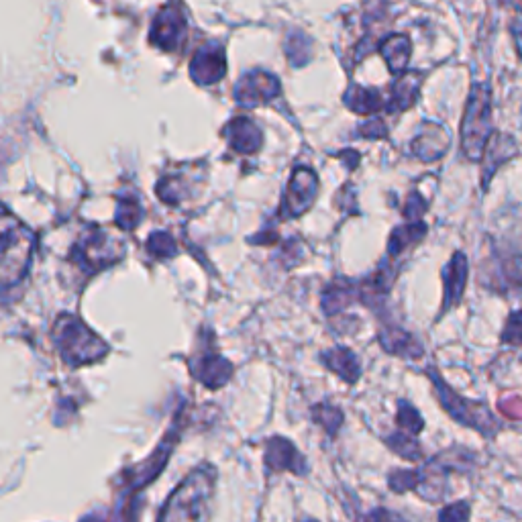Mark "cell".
<instances>
[{
    "label": "cell",
    "instance_id": "6da1fadb",
    "mask_svg": "<svg viewBox=\"0 0 522 522\" xmlns=\"http://www.w3.org/2000/svg\"><path fill=\"white\" fill-rule=\"evenodd\" d=\"M215 496V469L200 467L168 498L160 522H208Z\"/></svg>",
    "mask_w": 522,
    "mask_h": 522
},
{
    "label": "cell",
    "instance_id": "7a4b0ae2",
    "mask_svg": "<svg viewBox=\"0 0 522 522\" xmlns=\"http://www.w3.org/2000/svg\"><path fill=\"white\" fill-rule=\"evenodd\" d=\"M492 131V90L488 84H474L469 90L461 123V151L467 160L482 162Z\"/></svg>",
    "mask_w": 522,
    "mask_h": 522
},
{
    "label": "cell",
    "instance_id": "3957f363",
    "mask_svg": "<svg viewBox=\"0 0 522 522\" xmlns=\"http://www.w3.org/2000/svg\"><path fill=\"white\" fill-rule=\"evenodd\" d=\"M427 374L435 386L437 400L441 402L443 410L451 416L453 421H457L463 427L478 431L486 439H494L500 433L502 425L498 423L494 412L486 406V402L459 396L435 370H427Z\"/></svg>",
    "mask_w": 522,
    "mask_h": 522
},
{
    "label": "cell",
    "instance_id": "277c9868",
    "mask_svg": "<svg viewBox=\"0 0 522 522\" xmlns=\"http://www.w3.org/2000/svg\"><path fill=\"white\" fill-rule=\"evenodd\" d=\"M54 337L64 355V361L74 365V368L76 365L98 361L107 353V345H104L84 323L68 315L58 321Z\"/></svg>",
    "mask_w": 522,
    "mask_h": 522
},
{
    "label": "cell",
    "instance_id": "5b68a950",
    "mask_svg": "<svg viewBox=\"0 0 522 522\" xmlns=\"http://www.w3.org/2000/svg\"><path fill=\"white\" fill-rule=\"evenodd\" d=\"M33 249V235L23 227L15 225V231L9 233L5 229L3 239V280L9 288L13 280H19L21 274L27 270Z\"/></svg>",
    "mask_w": 522,
    "mask_h": 522
},
{
    "label": "cell",
    "instance_id": "8992f818",
    "mask_svg": "<svg viewBox=\"0 0 522 522\" xmlns=\"http://www.w3.org/2000/svg\"><path fill=\"white\" fill-rule=\"evenodd\" d=\"M518 145L516 141L506 133H494L492 139L486 145L484 158H482V188L488 190V184L492 182L494 174L508 164L512 158H516Z\"/></svg>",
    "mask_w": 522,
    "mask_h": 522
},
{
    "label": "cell",
    "instance_id": "52a82bcc",
    "mask_svg": "<svg viewBox=\"0 0 522 522\" xmlns=\"http://www.w3.org/2000/svg\"><path fill=\"white\" fill-rule=\"evenodd\" d=\"M280 90V84L274 76L268 74H249L245 78H241V82L237 84V100L241 104H247V107H253V104L259 102H268L272 100Z\"/></svg>",
    "mask_w": 522,
    "mask_h": 522
},
{
    "label": "cell",
    "instance_id": "ba28073f",
    "mask_svg": "<svg viewBox=\"0 0 522 522\" xmlns=\"http://www.w3.org/2000/svg\"><path fill=\"white\" fill-rule=\"evenodd\" d=\"M317 186H319L317 176L308 170H298L292 176V182H290V188L286 194V208L290 211V215L298 217L306 211L317 196Z\"/></svg>",
    "mask_w": 522,
    "mask_h": 522
},
{
    "label": "cell",
    "instance_id": "9c48e42d",
    "mask_svg": "<svg viewBox=\"0 0 522 522\" xmlns=\"http://www.w3.org/2000/svg\"><path fill=\"white\" fill-rule=\"evenodd\" d=\"M231 363L217 353H204L196 357L192 365V374L200 380L206 388H221L231 378Z\"/></svg>",
    "mask_w": 522,
    "mask_h": 522
},
{
    "label": "cell",
    "instance_id": "30bf717a",
    "mask_svg": "<svg viewBox=\"0 0 522 522\" xmlns=\"http://www.w3.org/2000/svg\"><path fill=\"white\" fill-rule=\"evenodd\" d=\"M443 284H445V296H443V312L457 306L463 298L465 284H467V257L463 253H455L449 264L443 270Z\"/></svg>",
    "mask_w": 522,
    "mask_h": 522
},
{
    "label": "cell",
    "instance_id": "8fae6325",
    "mask_svg": "<svg viewBox=\"0 0 522 522\" xmlns=\"http://www.w3.org/2000/svg\"><path fill=\"white\" fill-rule=\"evenodd\" d=\"M449 145H451V137H449L447 129L441 127V125L429 123V125L423 127L421 135L414 139L412 149L421 160L433 162V160L443 158L445 151L449 149Z\"/></svg>",
    "mask_w": 522,
    "mask_h": 522
},
{
    "label": "cell",
    "instance_id": "7c38bea8",
    "mask_svg": "<svg viewBox=\"0 0 522 522\" xmlns=\"http://www.w3.org/2000/svg\"><path fill=\"white\" fill-rule=\"evenodd\" d=\"M225 68H227V64H225L223 49L204 47L202 51H198L196 58L192 60L190 72H192L194 80H198L200 84H213V82L223 78Z\"/></svg>",
    "mask_w": 522,
    "mask_h": 522
},
{
    "label": "cell",
    "instance_id": "4fadbf2b",
    "mask_svg": "<svg viewBox=\"0 0 522 522\" xmlns=\"http://www.w3.org/2000/svg\"><path fill=\"white\" fill-rule=\"evenodd\" d=\"M266 465L270 469H276V472H284V469H290V472H294V474H302L306 469L296 447L288 439H282V437L272 439L266 445Z\"/></svg>",
    "mask_w": 522,
    "mask_h": 522
},
{
    "label": "cell",
    "instance_id": "5bb4252c",
    "mask_svg": "<svg viewBox=\"0 0 522 522\" xmlns=\"http://www.w3.org/2000/svg\"><path fill=\"white\" fill-rule=\"evenodd\" d=\"M182 29H184L182 13L178 9H166L158 15V19H155L151 39L153 43L162 45L164 49H174Z\"/></svg>",
    "mask_w": 522,
    "mask_h": 522
},
{
    "label": "cell",
    "instance_id": "9a60e30c",
    "mask_svg": "<svg viewBox=\"0 0 522 522\" xmlns=\"http://www.w3.org/2000/svg\"><path fill=\"white\" fill-rule=\"evenodd\" d=\"M172 447H174V437H170L168 441H164L162 447L149 457V461H145V463L137 469V474H133V478H131V484H133L135 488H139V486L149 484L155 476H158V472L166 465V461H168V457H170V453H172Z\"/></svg>",
    "mask_w": 522,
    "mask_h": 522
},
{
    "label": "cell",
    "instance_id": "2e32d148",
    "mask_svg": "<svg viewBox=\"0 0 522 522\" xmlns=\"http://www.w3.org/2000/svg\"><path fill=\"white\" fill-rule=\"evenodd\" d=\"M229 135H231V147L235 151H241V153H253L259 149V131L257 127L247 121V119H237L229 125Z\"/></svg>",
    "mask_w": 522,
    "mask_h": 522
},
{
    "label": "cell",
    "instance_id": "e0dca14e",
    "mask_svg": "<svg viewBox=\"0 0 522 522\" xmlns=\"http://www.w3.org/2000/svg\"><path fill=\"white\" fill-rule=\"evenodd\" d=\"M325 363L329 365V370L339 374V378H343L349 384H353L361 374L359 363L349 349H335V351L327 353Z\"/></svg>",
    "mask_w": 522,
    "mask_h": 522
},
{
    "label": "cell",
    "instance_id": "ac0fdd59",
    "mask_svg": "<svg viewBox=\"0 0 522 522\" xmlns=\"http://www.w3.org/2000/svg\"><path fill=\"white\" fill-rule=\"evenodd\" d=\"M382 54L386 56V62H388L390 70L400 74L406 68L408 58H410V41H408V37H404V35L390 37L384 43V47H382Z\"/></svg>",
    "mask_w": 522,
    "mask_h": 522
},
{
    "label": "cell",
    "instance_id": "d6986e66",
    "mask_svg": "<svg viewBox=\"0 0 522 522\" xmlns=\"http://www.w3.org/2000/svg\"><path fill=\"white\" fill-rule=\"evenodd\" d=\"M382 345L394 353V355H402V357H421L423 355V347L416 343L408 333L392 329L388 333L382 335Z\"/></svg>",
    "mask_w": 522,
    "mask_h": 522
},
{
    "label": "cell",
    "instance_id": "ffe728a7",
    "mask_svg": "<svg viewBox=\"0 0 522 522\" xmlns=\"http://www.w3.org/2000/svg\"><path fill=\"white\" fill-rule=\"evenodd\" d=\"M419 88H421V76L416 74H406L398 80V84L394 86V104L398 109H408L410 104L419 96Z\"/></svg>",
    "mask_w": 522,
    "mask_h": 522
},
{
    "label": "cell",
    "instance_id": "44dd1931",
    "mask_svg": "<svg viewBox=\"0 0 522 522\" xmlns=\"http://www.w3.org/2000/svg\"><path fill=\"white\" fill-rule=\"evenodd\" d=\"M388 445L394 453H398L400 457L404 459H410V461H419L423 459V449L421 445L416 443L408 433H398L394 437L388 439Z\"/></svg>",
    "mask_w": 522,
    "mask_h": 522
},
{
    "label": "cell",
    "instance_id": "7402d4cb",
    "mask_svg": "<svg viewBox=\"0 0 522 522\" xmlns=\"http://www.w3.org/2000/svg\"><path fill=\"white\" fill-rule=\"evenodd\" d=\"M396 421L408 435H419L425 429V421H423V416L419 414V410H416L410 404H406V402H400Z\"/></svg>",
    "mask_w": 522,
    "mask_h": 522
},
{
    "label": "cell",
    "instance_id": "603a6c76",
    "mask_svg": "<svg viewBox=\"0 0 522 522\" xmlns=\"http://www.w3.org/2000/svg\"><path fill=\"white\" fill-rule=\"evenodd\" d=\"M500 341L510 347H522V310H514L508 315Z\"/></svg>",
    "mask_w": 522,
    "mask_h": 522
},
{
    "label": "cell",
    "instance_id": "cb8c5ba5",
    "mask_svg": "<svg viewBox=\"0 0 522 522\" xmlns=\"http://www.w3.org/2000/svg\"><path fill=\"white\" fill-rule=\"evenodd\" d=\"M421 482H423V472H416V469H408V472L400 469V472H394L390 476V488L400 494L408 490H419Z\"/></svg>",
    "mask_w": 522,
    "mask_h": 522
},
{
    "label": "cell",
    "instance_id": "d4e9b609",
    "mask_svg": "<svg viewBox=\"0 0 522 522\" xmlns=\"http://www.w3.org/2000/svg\"><path fill=\"white\" fill-rule=\"evenodd\" d=\"M349 104H351L353 111H359V113L365 115V113H372V111L380 109L382 98L376 92L359 88V90H355V100H349Z\"/></svg>",
    "mask_w": 522,
    "mask_h": 522
},
{
    "label": "cell",
    "instance_id": "484cf974",
    "mask_svg": "<svg viewBox=\"0 0 522 522\" xmlns=\"http://www.w3.org/2000/svg\"><path fill=\"white\" fill-rule=\"evenodd\" d=\"M472 518V506L467 502H453L439 512V522H469Z\"/></svg>",
    "mask_w": 522,
    "mask_h": 522
},
{
    "label": "cell",
    "instance_id": "4316f807",
    "mask_svg": "<svg viewBox=\"0 0 522 522\" xmlns=\"http://www.w3.org/2000/svg\"><path fill=\"white\" fill-rule=\"evenodd\" d=\"M315 419H317L325 429H329L331 433H335L337 427H339L341 421H343V414H341L337 408H333V406H317V408H315Z\"/></svg>",
    "mask_w": 522,
    "mask_h": 522
},
{
    "label": "cell",
    "instance_id": "83f0119b",
    "mask_svg": "<svg viewBox=\"0 0 522 522\" xmlns=\"http://www.w3.org/2000/svg\"><path fill=\"white\" fill-rule=\"evenodd\" d=\"M117 223L123 229H133L139 223V206L137 202H123L119 206V215H117Z\"/></svg>",
    "mask_w": 522,
    "mask_h": 522
},
{
    "label": "cell",
    "instance_id": "f1b7e54d",
    "mask_svg": "<svg viewBox=\"0 0 522 522\" xmlns=\"http://www.w3.org/2000/svg\"><path fill=\"white\" fill-rule=\"evenodd\" d=\"M149 249H151L153 255H160V257L166 255V257H170V255H174L176 245H174V241H172L170 235L155 233V235L149 239Z\"/></svg>",
    "mask_w": 522,
    "mask_h": 522
},
{
    "label": "cell",
    "instance_id": "f546056e",
    "mask_svg": "<svg viewBox=\"0 0 522 522\" xmlns=\"http://www.w3.org/2000/svg\"><path fill=\"white\" fill-rule=\"evenodd\" d=\"M365 522H404L398 514L394 512H388V510H376L372 512L368 518H365Z\"/></svg>",
    "mask_w": 522,
    "mask_h": 522
},
{
    "label": "cell",
    "instance_id": "4dcf8cb0",
    "mask_svg": "<svg viewBox=\"0 0 522 522\" xmlns=\"http://www.w3.org/2000/svg\"><path fill=\"white\" fill-rule=\"evenodd\" d=\"M510 31H512V37H514V45H516L518 56H520V60H522V15H518V17L512 21Z\"/></svg>",
    "mask_w": 522,
    "mask_h": 522
},
{
    "label": "cell",
    "instance_id": "1f68e13d",
    "mask_svg": "<svg viewBox=\"0 0 522 522\" xmlns=\"http://www.w3.org/2000/svg\"><path fill=\"white\" fill-rule=\"evenodd\" d=\"M508 3L516 9V11H520L522 13V0H508Z\"/></svg>",
    "mask_w": 522,
    "mask_h": 522
}]
</instances>
